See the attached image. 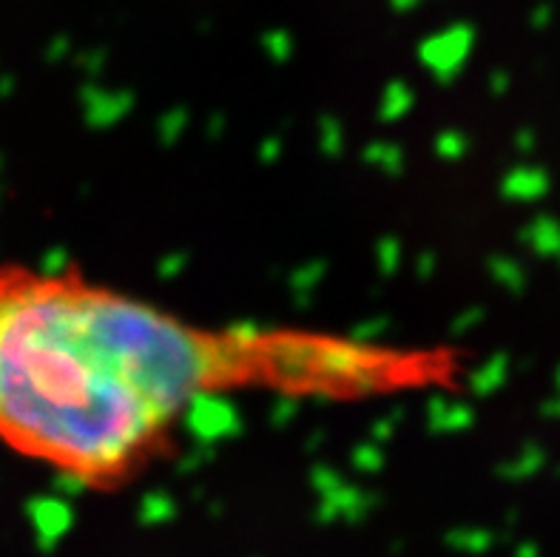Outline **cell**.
Listing matches in <instances>:
<instances>
[{"mask_svg": "<svg viewBox=\"0 0 560 557\" xmlns=\"http://www.w3.org/2000/svg\"><path fill=\"white\" fill-rule=\"evenodd\" d=\"M322 148L328 154L341 151V126H336L333 120H324V137H322Z\"/></svg>", "mask_w": 560, "mask_h": 557, "instance_id": "obj_8", "label": "cell"}, {"mask_svg": "<svg viewBox=\"0 0 560 557\" xmlns=\"http://www.w3.org/2000/svg\"><path fill=\"white\" fill-rule=\"evenodd\" d=\"M168 120H180V122H185V114H180V112H171L163 122H168ZM180 131H182V126H171V129L160 126V137H163V143H174V139L180 137Z\"/></svg>", "mask_w": 560, "mask_h": 557, "instance_id": "obj_10", "label": "cell"}, {"mask_svg": "<svg viewBox=\"0 0 560 557\" xmlns=\"http://www.w3.org/2000/svg\"><path fill=\"white\" fill-rule=\"evenodd\" d=\"M367 162L379 165L381 171H387V174H401V168H404V154H401V148H396V145L376 143V145H370V148H367Z\"/></svg>", "mask_w": 560, "mask_h": 557, "instance_id": "obj_4", "label": "cell"}, {"mask_svg": "<svg viewBox=\"0 0 560 557\" xmlns=\"http://www.w3.org/2000/svg\"><path fill=\"white\" fill-rule=\"evenodd\" d=\"M180 268H182V256H171V259H165L163 265H160V276L171 278V276L180 273Z\"/></svg>", "mask_w": 560, "mask_h": 557, "instance_id": "obj_11", "label": "cell"}, {"mask_svg": "<svg viewBox=\"0 0 560 557\" xmlns=\"http://www.w3.org/2000/svg\"><path fill=\"white\" fill-rule=\"evenodd\" d=\"M185 424H188V432L196 441L213 444L225 436H237L239 432V415L228 401L216 398L211 393L194 395L188 412H185Z\"/></svg>", "mask_w": 560, "mask_h": 557, "instance_id": "obj_2", "label": "cell"}, {"mask_svg": "<svg viewBox=\"0 0 560 557\" xmlns=\"http://www.w3.org/2000/svg\"><path fill=\"white\" fill-rule=\"evenodd\" d=\"M430 424L439 432H458L472 424V412L464 404H449L444 398H435L430 407Z\"/></svg>", "mask_w": 560, "mask_h": 557, "instance_id": "obj_3", "label": "cell"}, {"mask_svg": "<svg viewBox=\"0 0 560 557\" xmlns=\"http://www.w3.org/2000/svg\"><path fill=\"white\" fill-rule=\"evenodd\" d=\"M379 256H381V270L384 273H393L396 265H398V245L396 242H381Z\"/></svg>", "mask_w": 560, "mask_h": 557, "instance_id": "obj_9", "label": "cell"}, {"mask_svg": "<svg viewBox=\"0 0 560 557\" xmlns=\"http://www.w3.org/2000/svg\"><path fill=\"white\" fill-rule=\"evenodd\" d=\"M245 355L199 345L148 307L60 285L0 282V436L86 481Z\"/></svg>", "mask_w": 560, "mask_h": 557, "instance_id": "obj_1", "label": "cell"}, {"mask_svg": "<svg viewBox=\"0 0 560 557\" xmlns=\"http://www.w3.org/2000/svg\"><path fill=\"white\" fill-rule=\"evenodd\" d=\"M410 103H413V97H410L407 88H404V86H390V88H387L384 100H381V117L384 120H398L401 114H407Z\"/></svg>", "mask_w": 560, "mask_h": 557, "instance_id": "obj_5", "label": "cell"}, {"mask_svg": "<svg viewBox=\"0 0 560 557\" xmlns=\"http://www.w3.org/2000/svg\"><path fill=\"white\" fill-rule=\"evenodd\" d=\"M353 461H355V467H362L367 472H376V470H381L384 455L379 450H372V446H364V450H355Z\"/></svg>", "mask_w": 560, "mask_h": 557, "instance_id": "obj_7", "label": "cell"}, {"mask_svg": "<svg viewBox=\"0 0 560 557\" xmlns=\"http://www.w3.org/2000/svg\"><path fill=\"white\" fill-rule=\"evenodd\" d=\"M464 151H466V139L464 134H453V131H447L439 137V154L444 160H458L464 157Z\"/></svg>", "mask_w": 560, "mask_h": 557, "instance_id": "obj_6", "label": "cell"}]
</instances>
